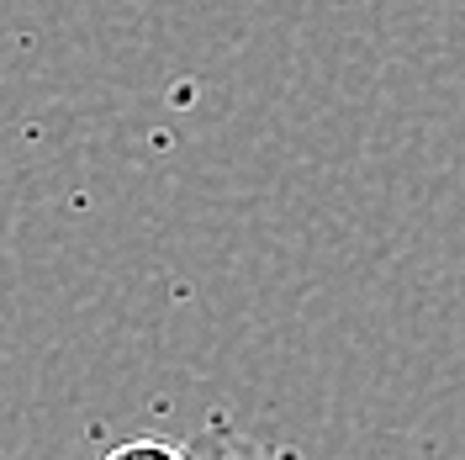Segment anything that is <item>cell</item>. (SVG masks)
I'll list each match as a JSON object with an SVG mask.
<instances>
[{
    "mask_svg": "<svg viewBox=\"0 0 465 460\" xmlns=\"http://www.w3.org/2000/svg\"><path fill=\"white\" fill-rule=\"evenodd\" d=\"M191 460H296V455H291V450H275V445H264V439H254V434L228 429V424H212L206 434H196Z\"/></svg>",
    "mask_w": 465,
    "mask_h": 460,
    "instance_id": "1",
    "label": "cell"
},
{
    "mask_svg": "<svg viewBox=\"0 0 465 460\" xmlns=\"http://www.w3.org/2000/svg\"><path fill=\"white\" fill-rule=\"evenodd\" d=\"M101 460H191V445H170V439H127Z\"/></svg>",
    "mask_w": 465,
    "mask_h": 460,
    "instance_id": "2",
    "label": "cell"
}]
</instances>
